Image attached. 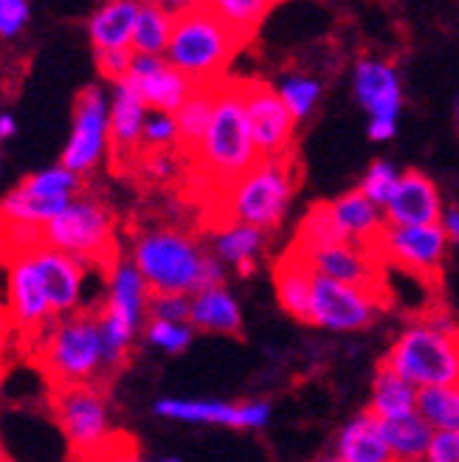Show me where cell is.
<instances>
[{"label": "cell", "instance_id": "obj_1", "mask_svg": "<svg viewBox=\"0 0 459 462\" xmlns=\"http://www.w3.org/2000/svg\"><path fill=\"white\" fill-rule=\"evenodd\" d=\"M189 158L203 187L215 189V195L225 192L251 167H257L260 152L248 125L243 79H223L217 85L209 130Z\"/></svg>", "mask_w": 459, "mask_h": 462}, {"label": "cell", "instance_id": "obj_2", "mask_svg": "<svg viewBox=\"0 0 459 462\" xmlns=\"http://www.w3.org/2000/svg\"><path fill=\"white\" fill-rule=\"evenodd\" d=\"M243 40L215 14L212 4H192L175 12L167 62L195 88L220 85L228 62L243 49Z\"/></svg>", "mask_w": 459, "mask_h": 462}, {"label": "cell", "instance_id": "obj_3", "mask_svg": "<svg viewBox=\"0 0 459 462\" xmlns=\"http://www.w3.org/2000/svg\"><path fill=\"white\" fill-rule=\"evenodd\" d=\"M296 189V161L260 158L240 180L217 195L223 223H243L260 231L277 228L288 212Z\"/></svg>", "mask_w": 459, "mask_h": 462}, {"label": "cell", "instance_id": "obj_4", "mask_svg": "<svg viewBox=\"0 0 459 462\" xmlns=\"http://www.w3.org/2000/svg\"><path fill=\"white\" fill-rule=\"evenodd\" d=\"M42 366L49 373L54 389L65 386H105V350L99 313L77 310L57 319L45 330L42 341Z\"/></svg>", "mask_w": 459, "mask_h": 462}, {"label": "cell", "instance_id": "obj_5", "mask_svg": "<svg viewBox=\"0 0 459 462\" xmlns=\"http://www.w3.org/2000/svg\"><path fill=\"white\" fill-rule=\"evenodd\" d=\"M383 364L418 389L454 386L459 383V330H443L420 316L400 330Z\"/></svg>", "mask_w": 459, "mask_h": 462}, {"label": "cell", "instance_id": "obj_6", "mask_svg": "<svg viewBox=\"0 0 459 462\" xmlns=\"http://www.w3.org/2000/svg\"><path fill=\"white\" fill-rule=\"evenodd\" d=\"M206 254L195 237L178 228H152L135 240L133 265L139 268L152 296H195Z\"/></svg>", "mask_w": 459, "mask_h": 462}, {"label": "cell", "instance_id": "obj_7", "mask_svg": "<svg viewBox=\"0 0 459 462\" xmlns=\"http://www.w3.org/2000/svg\"><path fill=\"white\" fill-rule=\"evenodd\" d=\"M40 243L79 260L85 268L102 263L107 271L116 265V237H113V212L94 198L79 192L65 209L40 228Z\"/></svg>", "mask_w": 459, "mask_h": 462}, {"label": "cell", "instance_id": "obj_8", "mask_svg": "<svg viewBox=\"0 0 459 462\" xmlns=\"http://www.w3.org/2000/svg\"><path fill=\"white\" fill-rule=\"evenodd\" d=\"M54 418L79 459H94L110 446L107 401L99 386H65L51 395Z\"/></svg>", "mask_w": 459, "mask_h": 462}, {"label": "cell", "instance_id": "obj_9", "mask_svg": "<svg viewBox=\"0 0 459 462\" xmlns=\"http://www.w3.org/2000/svg\"><path fill=\"white\" fill-rule=\"evenodd\" d=\"M110 147V97L99 85L79 90L74 102V127L68 135L60 164L74 175L94 170Z\"/></svg>", "mask_w": 459, "mask_h": 462}, {"label": "cell", "instance_id": "obj_10", "mask_svg": "<svg viewBox=\"0 0 459 462\" xmlns=\"http://www.w3.org/2000/svg\"><path fill=\"white\" fill-rule=\"evenodd\" d=\"M381 305H386V299L372 291L341 285L327 280V276H313L310 325L316 328L335 333L366 330L375 321Z\"/></svg>", "mask_w": 459, "mask_h": 462}, {"label": "cell", "instance_id": "obj_11", "mask_svg": "<svg viewBox=\"0 0 459 462\" xmlns=\"http://www.w3.org/2000/svg\"><path fill=\"white\" fill-rule=\"evenodd\" d=\"M448 237L437 226H386L378 251L383 263H392L395 268L418 276V280H437L445 254Z\"/></svg>", "mask_w": 459, "mask_h": 462}, {"label": "cell", "instance_id": "obj_12", "mask_svg": "<svg viewBox=\"0 0 459 462\" xmlns=\"http://www.w3.org/2000/svg\"><path fill=\"white\" fill-rule=\"evenodd\" d=\"M243 90L251 135H254L260 158H290L296 119L277 97L273 85L260 79H243Z\"/></svg>", "mask_w": 459, "mask_h": 462}, {"label": "cell", "instance_id": "obj_13", "mask_svg": "<svg viewBox=\"0 0 459 462\" xmlns=\"http://www.w3.org/2000/svg\"><path fill=\"white\" fill-rule=\"evenodd\" d=\"M316 276H327L333 282L372 291L386 299L383 288V257L378 248H363L353 243H330L325 248L299 251Z\"/></svg>", "mask_w": 459, "mask_h": 462}, {"label": "cell", "instance_id": "obj_14", "mask_svg": "<svg viewBox=\"0 0 459 462\" xmlns=\"http://www.w3.org/2000/svg\"><path fill=\"white\" fill-rule=\"evenodd\" d=\"M155 414L167 420L197 423V426H228V429H265L271 420V403H225V401H189V398H161Z\"/></svg>", "mask_w": 459, "mask_h": 462}, {"label": "cell", "instance_id": "obj_15", "mask_svg": "<svg viewBox=\"0 0 459 462\" xmlns=\"http://www.w3.org/2000/svg\"><path fill=\"white\" fill-rule=\"evenodd\" d=\"M353 90L358 105L370 116V125H395L403 107V85L398 68L389 60L363 57L355 62Z\"/></svg>", "mask_w": 459, "mask_h": 462}, {"label": "cell", "instance_id": "obj_16", "mask_svg": "<svg viewBox=\"0 0 459 462\" xmlns=\"http://www.w3.org/2000/svg\"><path fill=\"white\" fill-rule=\"evenodd\" d=\"M127 82L139 90V97L150 110L178 113V107L192 97L195 85L183 77L178 68L167 62V57H142L135 54Z\"/></svg>", "mask_w": 459, "mask_h": 462}, {"label": "cell", "instance_id": "obj_17", "mask_svg": "<svg viewBox=\"0 0 459 462\" xmlns=\"http://www.w3.org/2000/svg\"><path fill=\"white\" fill-rule=\"evenodd\" d=\"M32 260L34 268L42 280L45 296H49V305L54 319L71 316L77 313L79 302H82V285H85V265L68 254L49 248V245H32Z\"/></svg>", "mask_w": 459, "mask_h": 462}, {"label": "cell", "instance_id": "obj_18", "mask_svg": "<svg viewBox=\"0 0 459 462\" xmlns=\"http://www.w3.org/2000/svg\"><path fill=\"white\" fill-rule=\"evenodd\" d=\"M443 212L440 187L420 170L400 172L395 195L383 206L386 226H437Z\"/></svg>", "mask_w": 459, "mask_h": 462}, {"label": "cell", "instance_id": "obj_19", "mask_svg": "<svg viewBox=\"0 0 459 462\" xmlns=\"http://www.w3.org/2000/svg\"><path fill=\"white\" fill-rule=\"evenodd\" d=\"M9 308L23 328H51L54 313L45 296L42 280L32 260V245L29 248H12V265H9Z\"/></svg>", "mask_w": 459, "mask_h": 462}, {"label": "cell", "instance_id": "obj_20", "mask_svg": "<svg viewBox=\"0 0 459 462\" xmlns=\"http://www.w3.org/2000/svg\"><path fill=\"white\" fill-rule=\"evenodd\" d=\"M150 288L133 260H119L107 271V296L99 313L110 316L116 325H122L127 333H139L147 321L150 308Z\"/></svg>", "mask_w": 459, "mask_h": 462}, {"label": "cell", "instance_id": "obj_21", "mask_svg": "<svg viewBox=\"0 0 459 462\" xmlns=\"http://www.w3.org/2000/svg\"><path fill=\"white\" fill-rule=\"evenodd\" d=\"M330 215H333L341 243L378 248L383 231H386L383 209H378L375 203L366 200L358 189L330 200Z\"/></svg>", "mask_w": 459, "mask_h": 462}, {"label": "cell", "instance_id": "obj_22", "mask_svg": "<svg viewBox=\"0 0 459 462\" xmlns=\"http://www.w3.org/2000/svg\"><path fill=\"white\" fill-rule=\"evenodd\" d=\"M150 107L127 79L113 85L110 94V144L116 155H127L142 147V133Z\"/></svg>", "mask_w": 459, "mask_h": 462}, {"label": "cell", "instance_id": "obj_23", "mask_svg": "<svg viewBox=\"0 0 459 462\" xmlns=\"http://www.w3.org/2000/svg\"><path fill=\"white\" fill-rule=\"evenodd\" d=\"M313 271L296 248H288L282 260L273 265V291L288 316L302 325H310V296H313Z\"/></svg>", "mask_w": 459, "mask_h": 462}, {"label": "cell", "instance_id": "obj_24", "mask_svg": "<svg viewBox=\"0 0 459 462\" xmlns=\"http://www.w3.org/2000/svg\"><path fill=\"white\" fill-rule=\"evenodd\" d=\"M335 454L344 462H395L383 437V423L361 411L335 437Z\"/></svg>", "mask_w": 459, "mask_h": 462}, {"label": "cell", "instance_id": "obj_25", "mask_svg": "<svg viewBox=\"0 0 459 462\" xmlns=\"http://www.w3.org/2000/svg\"><path fill=\"white\" fill-rule=\"evenodd\" d=\"M189 325L203 333H217V336H240L243 330V310L237 299L232 296L225 285L209 288L192 296V310H189Z\"/></svg>", "mask_w": 459, "mask_h": 462}, {"label": "cell", "instance_id": "obj_26", "mask_svg": "<svg viewBox=\"0 0 459 462\" xmlns=\"http://www.w3.org/2000/svg\"><path fill=\"white\" fill-rule=\"evenodd\" d=\"M139 6L135 0H113L94 12L87 20V34L96 51H119L133 49V29L135 17H139Z\"/></svg>", "mask_w": 459, "mask_h": 462}, {"label": "cell", "instance_id": "obj_27", "mask_svg": "<svg viewBox=\"0 0 459 462\" xmlns=\"http://www.w3.org/2000/svg\"><path fill=\"white\" fill-rule=\"evenodd\" d=\"M418 395H420L418 386H411L406 378H400L392 366L381 364L375 369L372 401L366 411L378 420H398V418H406V414L418 411Z\"/></svg>", "mask_w": 459, "mask_h": 462}, {"label": "cell", "instance_id": "obj_28", "mask_svg": "<svg viewBox=\"0 0 459 462\" xmlns=\"http://www.w3.org/2000/svg\"><path fill=\"white\" fill-rule=\"evenodd\" d=\"M212 243H215V260L237 268L240 273H251L257 257L262 254L265 231L243 223H220Z\"/></svg>", "mask_w": 459, "mask_h": 462}, {"label": "cell", "instance_id": "obj_29", "mask_svg": "<svg viewBox=\"0 0 459 462\" xmlns=\"http://www.w3.org/2000/svg\"><path fill=\"white\" fill-rule=\"evenodd\" d=\"M175 12L158 4H142L133 29V54L142 57H164L172 40Z\"/></svg>", "mask_w": 459, "mask_h": 462}, {"label": "cell", "instance_id": "obj_30", "mask_svg": "<svg viewBox=\"0 0 459 462\" xmlns=\"http://www.w3.org/2000/svg\"><path fill=\"white\" fill-rule=\"evenodd\" d=\"M383 423V437L389 443L395 462H411V459H426L431 440H434V429L420 418V414H406L398 420H381Z\"/></svg>", "mask_w": 459, "mask_h": 462}, {"label": "cell", "instance_id": "obj_31", "mask_svg": "<svg viewBox=\"0 0 459 462\" xmlns=\"http://www.w3.org/2000/svg\"><path fill=\"white\" fill-rule=\"evenodd\" d=\"M215 94L217 85L209 88H195L192 97L183 102L175 113V125H178V144L187 150L189 155L200 147L206 130H209L212 113H215Z\"/></svg>", "mask_w": 459, "mask_h": 462}, {"label": "cell", "instance_id": "obj_32", "mask_svg": "<svg viewBox=\"0 0 459 462\" xmlns=\"http://www.w3.org/2000/svg\"><path fill=\"white\" fill-rule=\"evenodd\" d=\"M23 192H29L37 200L45 203H57V206H68L79 192H82V178L74 175L71 170H65L62 164L49 167V170H40L32 172L23 183H17Z\"/></svg>", "mask_w": 459, "mask_h": 462}, {"label": "cell", "instance_id": "obj_33", "mask_svg": "<svg viewBox=\"0 0 459 462\" xmlns=\"http://www.w3.org/2000/svg\"><path fill=\"white\" fill-rule=\"evenodd\" d=\"M418 414L434 431H459V383L420 389Z\"/></svg>", "mask_w": 459, "mask_h": 462}, {"label": "cell", "instance_id": "obj_34", "mask_svg": "<svg viewBox=\"0 0 459 462\" xmlns=\"http://www.w3.org/2000/svg\"><path fill=\"white\" fill-rule=\"evenodd\" d=\"M212 9L243 42H248V37L260 29V23L273 9V4H265V0H217Z\"/></svg>", "mask_w": 459, "mask_h": 462}, {"label": "cell", "instance_id": "obj_35", "mask_svg": "<svg viewBox=\"0 0 459 462\" xmlns=\"http://www.w3.org/2000/svg\"><path fill=\"white\" fill-rule=\"evenodd\" d=\"M330 243H341L335 223H333V215H330V203H313L305 212L299 228H296V237H293L290 248L313 251V248H325Z\"/></svg>", "mask_w": 459, "mask_h": 462}, {"label": "cell", "instance_id": "obj_36", "mask_svg": "<svg viewBox=\"0 0 459 462\" xmlns=\"http://www.w3.org/2000/svg\"><path fill=\"white\" fill-rule=\"evenodd\" d=\"M277 97L282 99V105L288 107V113L296 122H305L308 116L316 110L318 99H321V82L305 74H288L280 79V85L273 88Z\"/></svg>", "mask_w": 459, "mask_h": 462}, {"label": "cell", "instance_id": "obj_37", "mask_svg": "<svg viewBox=\"0 0 459 462\" xmlns=\"http://www.w3.org/2000/svg\"><path fill=\"white\" fill-rule=\"evenodd\" d=\"M398 180H400V170L392 164V161H372V167L366 170L361 178L358 192L370 203H375L378 209H383V206L389 203V198L395 195Z\"/></svg>", "mask_w": 459, "mask_h": 462}, {"label": "cell", "instance_id": "obj_38", "mask_svg": "<svg viewBox=\"0 0 459 462\" xmlns=\"http://www.w3.org/2000/svg\"><path fill=\"white\" fill-rule=\"evenodd\" d=\"M192 338H195V328L187 325V321H158V319L147 321V341L170 356L187 350Z\"/></svg>", "mask_w": 459, "mask_h": 462}, {"label": "cell", "instance_id": "obj_39", "mask_svg": "<svg viewBox=\"0 0 459 462\" xmlns=\"http://www.w3.org/2000/svg\"><path fill=\"white\" fill-rule=\"evenodd\" d=\"M175 144H178L175 116L172 113H161V110H150L147 122H144V133H142V147L147 152H167Z\"/></svg>", "mask_w": 459, "mask_h": 462}, {"label": "cell", "instance_id": "obj_40", "mask_svg": "<svg viewBox=\"0 0 459 462\" xmlns=\"http://www.w3.org/2000/svg\"><path fill=\"white\" fill-rule=\"evenodd\" d=\"M189 310H192V296H150V308H147V319H158V321H187L189 325Z\"/></svg>", "mask_w": 459, "mask_h": 462}, {"label": "cell", "instance_id": "obj_41", "mask_svg": "<svg viewBox=\"0 0 459 462\" xmlns=\"http://www.w3.org/2000/svg\"><path fill=\"white\" fill-rule=\"evenodd\" d=\"M32 17V6L26 0H0V40L17 37Z\"/></svg>", "mask_w": 459, "mask_h": 462}, {"label": "cell", "instance_id": "obj_42", "mask_svg": "<svg viewBox=\"0 0 459 462\" xmlns=\"http://www.w3.org/2000/svg\"><path fill=\"white\" fill-rule=\"evenodd\" d=\"M133 49H119V51H96V65L102 77H107L113 85L127 79L130 65H133Z\"/></svg>", "mask_w": 459, "mask_h": 462}, {"label": "cell", "instance_id": "obj_43", "mask_svg": "<svg viewBox=\"0 0 459 462\" xmlns=\"http://www.w3.org/2000/svg\"><path fill=\"white\" fill-rule=\"evenodd\" d=\"M428 462H459V431H434Z\"/></svg>", "mask_w": 459, "mask_h": 462}, {"label": "cell", "instance_id": "obj_44", "mask_svg": "<svg viewBox=\"0 0 459 462\" xmlns=\"http://www.w3.org/2000/svg\"><path fill=\"white\" fill-rule=\"evenodd\" d=\"M90 462H150V459H144L139 451H135V446L130 440H110V446Z\"/></svg>", "mask_w": 459, "mask_h": 462}, {"label": "cell", "instance_id": "obj_45", "mask_svg": "<svg viewBox=\"0 0 459 462\" xmlns=\"http://www.w3.org/2000/svg\"><path fill=\"white\" fill-rule=\"evenodd\" d=\"M144 170L152 175V178H170L175 172V161L170 158V152H147V161H144Z\"/></svg>", "mask_w": 459, "mask_h": 462}, {"label": "cell", "instance_id": "obj_46", "mask_svg": "<svg viewBox=\"0 0 459 462\" xmlns=\"http://www.w3.org/2000/svg\"><path fill=\"white\" fill-rule=\"evenodd\" d=\"M440 228L445 231L448 243H459V209H456V206H448V209L443 212Z\"/></svg>", "mask_w": 459, "mask_h": 462}, {"label": "cell", "instance_id": "obj_47", "mask_svg": "<svg viewBox=\"0 0 459 462\" xmlns=\"http://www.w3.org/2000/svg\"><path fill=\"white\" fill-rule=\"evenodd\" d=\"M17 133V122H14V116L12 113H0V142H9V138H14Z\"/></svg>", "mask_w": 459, "mask_h": 462}, {"label": "cell", "instance_id": "obj_48", "mask_svg": "<svg viewBox=\"0 0 459 462\" xmlns=\"http://www.w3.org/2000/svg\"><path fill=\"white\" fill-rule=\"evenodd\" d=\"M316 462H344L338 454H327V457H321V459H316Z\"/></svg>", "mask_w": 459, "mask_h": 462}, {"label": "cell", "instance_id": "obj_49", "mask_svg": "<svg viewBox=\"0 0 459 462\" xmlns=\"http://www.w3.org/2000/svg\"><path fill=\"white\" fill-rule=\"evenodd\" d=\"M454 119L459 122V94L454 97Z\"/></svg>", "mask_w": 459, "mask_h": 462}, {"label": "cell", "instance_id": "obj_50", "mask_svg": "<svg viewBox=\"0 0 459 462\" xmlns=\"http://www.w3.org/2000/svg\"><path fill=\"white\" fill-rule=\"evenodd\" d=\"M161 462H183V459H178V457H167V459H161Z\"/></svg>", "mask_w": 459, "mask_h": 462}, {"label": "cell", "instance_id": "obj_51", "mask_svg": "<svg viewBox=\"0 0 459 462\" xmlns=\"http://www.w3.org/2000/svg\"><path fill=\"white\" fill-rule=\"evenodd\" d=\"M411 462H428V459H411Z\"/></svg>", "mask_w": 459, "mask_h": 462}]
</instances>
